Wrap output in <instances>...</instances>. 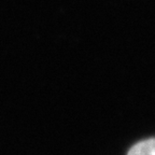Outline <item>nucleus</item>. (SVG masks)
<instances>
[{
  "label": "nucleus",
  "instance_id": "obj_1",
  "mask_svg": "<svg viewBox=\"0 0 155 155\" xmlns=\"http://www.w3.org/2000/svg\"><path fill=\"white\" fill-rule=\"evenodd\" d=\"M127 155H155V138L135 144Z\"/></svg>",
  "mask_w": 155,
  "mask_h": 155
}]
</instances>
